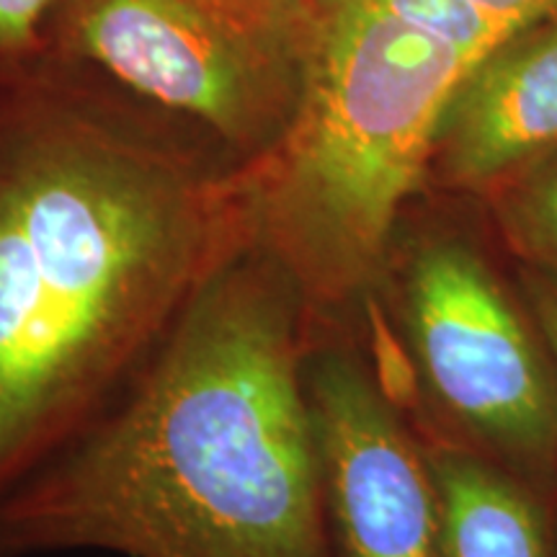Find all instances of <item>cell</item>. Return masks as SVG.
Here are the masks:
<instances>
[{
	"instance_id": "obj_1",
	"label": "cell",
	"mask_w": 557,
	"mask_h": 557,
	"mask_svg": "<svg viewBox=\"0 0 557 557\" xmlns=\"http://www.w3.org/2000/svg\"><path fill=\"white\" fill-rule=\"evenodd\" d=\"M250 240L246 173L52 62L0 83V500Z\"/></svg>"
},
{
	"instance_id": "obj_2",
	"label": "cell",
	"mask_w": 557,
	"mask_h": 557,
	"mask_svg": "<svg viewBox=\"0 0 557 557\" xmlns=\"http://www.w3.org/2000/svg\"><path fill=\"white\" fill-rule=\"evenodd\" d=\"M308 346L297 284L248 240L137 377L0 500V557H338Z\"/></svg>"
},
{
	"instance_id": "obj_3",
	"label": "cell",
	"mask_w": 557,
	"mask_h": 557,
	"mask_svg": "<svg viewBox=\"0 0 557 557\" xmlns=\"http://www.w3.org/2000/svg\"><path fill=\"white\" fill-rule=\"evenodd\" d=\"M470 54L380 0H323L295 122L246 173L250 240L287 269L312 331L364 323L389 240L426 189Z\"/></svg>"
},
{
	"instance_id": "obj_4",
	"label": "cell",
	"mask_w": 557,
	"mask_h": 557,
	"mask_svg": "<svg viewBox=\"0 0 557 557\" xmlns=\"http://www.w3.org/2000/svg\"><path fill=\"white\" fill-rule=\"evenodd\" d=\"M455 197L423 189L389 240L367 310V344L395 395L416 389L429 434L524 465L557 459V374L532 318L470 230Z\"/></svg>"
},
{
	"instance_id": "obj_5",
	"label": "cell",
	"mask_w": 557,
	"mask_h": 557,
	"mask_svg": "<svg viewBox=\"0 0 557 557\" xmlns=\"http://www.w3.org/2000/svg\"><path fill=\"white\" fill-rule=\"evenodd\" d=\"M320 5L295 0H65L47 54L191 132L243 173L295 122Z\"/></svg>"
},
{
	"instance_id": "obj_6",
	"label": "cell",
	"mask_w": 557,
	"mask_h": 557,
	"mask_svg": "<svg viewBox=\"0 0 557 557\" xmlns=\"http://www.w3.org/2000/svg\"><path fill=\"white\" fill-rule=\"evenodd\" d=\"M305 393L336 555L438 557L426 444L382 380L364 325L310 333Z\"/></svg>"
},
{
	"instance_id": "obj_7",
	"label": "cell",
	"mask_w": 557,
	"mask_h": 557,
	"mask_svg": "<svg viewBox=\"0 0 557 557\" xmlns=\"http://www.w3.org/2000/svg\"><path fill=\"white\" fill-rule=\"evenodd\" d=\"M557 145V11L506 32L451 90L426 189L475 197Z\"/></svg>"
},
{
	"instance_id": "obj_8",
	"label": "cell",
	"mask_w": 557,
	"mask_h": 557,
	"mask_svg": "<svg viewBox=\"0 0 557 557\" xmlns=\"http://www.w3.org/2000/svg\"><path fill=\"white\" fill-rule=\"evenodd\" d=\"M438 491V557H553L547 519L483 451L421 434Z\"/></svg>"
},
{
	"instance_id": "obj_9",
	"label": "cell",
	"mask_w": 557,
	"mask_h": 557,
	"mask_svg": "<svg viewBox=\"0 0 557 557\" xmlns=\"http://www.w3.org/2000/svg\"><path fill=\"white\" fill-rule=\"evenodd\" d=\"M480 205L529 269L557 278V145L500 178Z\"/></svg>"
},
{
	"instance_id": "obj_10",
	"label": "cell",
	"mask_w": 557,
	"mask_h": 557,
	"mask_svg": "<svg viewBox=\"0 0 557 557\" xmlns=\"http://www.w3.org/2000/svg\"><path fill=\"white\" fill-rule=\"evenodd\" d=\"M380 3L418 29L455 45L472 60H478L506 32H511L472 0H380Z\"/></svg>"
},
{
	"instance_id": "obj_11",
	"label": "cell",
	"mask_w": 557,
	"mask_h": 557,
	"mask_svg": "<svg viewBox=\"0 0 557 557\" xmlns=\"http://www.w3.org/2000/svg\"><path fill=\"white\" fill-rule=\"evenodd\" d=\"M65 0H0V83L41 65Z\"/></svg>"
},
{
	"instance_id": "obj_12",
	"label": "cell",
	"mask_w": 557,
	"mask_h": 557,
	"mask_svg": "<svg viewBox=\"0 0 557 557\" xmlns=\"http://www.w3.org/2000/svg\"><path fill=\"white\" fill-rule=\"evenodd\" d=\"M524 292L532 320L537 325L542 341H545L557 374V278L529 269V274L524 276Z\"/></svg>"
},
{
	"instance_id": "obj_13",
	"label": "cell",
	"mask_w": 557,
	"mask_h": 557,
	"mask_svg": "<svg viewBox=\"0 0 557 557\" xmlns=\"http://www.w3.org/2000/svg\"><path fill=\"white\" fill-rule=\"evenodd\" d=\"M472 3L491 13L506 29H513V26L542 16V13L557 11V0H472Z\"/></svg>"
},
{
	"instance_id": "obj_14",
	"label": "cell",
	"mask_w": 557,
	"mask_h": 557,
	"mask_svg": "<svg viewBox=\"0 0 557 557\" xmlns=\"http://www.w3.org/2000/svg\"><path fill=\"white\" fill-rule=\"evenodd\" d=\"M295 3H323V0H295Z\"/></svg>"
}]
</instances>
